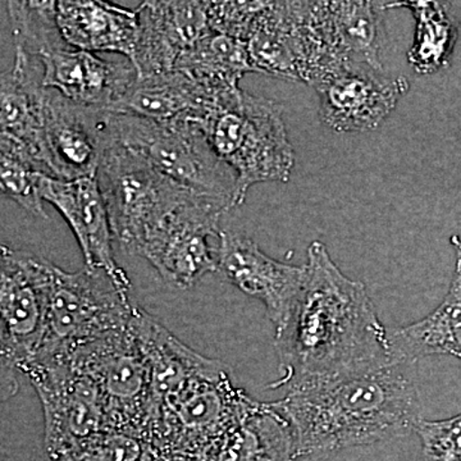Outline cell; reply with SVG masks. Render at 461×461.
I'll return each mask as SVG.
<instances>
[{
    "label": "cell",
    "mask_w": 461,
    "mask_h": 461,
    "mask_svg": "<svg viewBox=\"0 0 461 461\" xmlns=\"http://www.w3.org/2000/svg\"><path fill=\"white\" fill-rule=\"evenodd\" d=\"M304 268L302 290L276 330L280 377L271 388L290 393L395 362L364 284L346 277L321 241L309 245Z\"/></svg>",
    "instance_id": "6da1fadb"
},
{
    "label": "cell",
    "mask_w": 461,
    "mask_h": 461,
    "mask_svg": "<svg viewBox=\"0 0 461 461\" xmlns=\"http://www.w3.org/2000/svg\"><path fill=\"white\" fill-rule=\"evenodd\" d=\"M412 366L393 362L290 391L280 402L271 403L286 424L291 459H317L415 429L421 418Z\"/></svg>",
    "instance_id": "7a4b0ae2"
},
{
    "label": "cell",
    "mask_w": 461,
    "mask_h": 461,
    "mask_svg": "<svg viewBox=\"0 0 461 461\" xmlns=\"http://www.w3.org/2000/svg\"><path fill=\"white\" fill-rule=\"evenodd\" d=\"M129 291L130 280H121L104 269L85 266L69 273L50 262L47 329L23 373L33 366L66 362L85 346L126 329L136 309Z\"/></svg>",
    "instance_id": "3957f363"
},
{
    "label": "cell",
    "mask_w": 461,
    "mask_h": 461,
    "mask_svg": "<svg viewBox=\"0 0 461 461\" xmlns=\"http://www.w3.org/2000/svg\"><path fill=\"white\" fill-rule=\"evenodd\" d=\"M193 118L215 154L238 175L241 204L254 185L290 180L295 156L282 108L272 100L240 89Z\"/></svg>",
    "instance_id": "277c9868"
},
{
    "label": "cell",
    "mask_w": 461,
    "mask_h": 461,
    "mask_svg": "<svg viewBox=\"0 0 461 461\" xmlns=\"http://www.w3.org/2000/svg\"><path fill=\"white\" fill-rule=\"evenodd\" d=\"M111 129L118 144L145 158L181 186L221 203L229 211L241 205L238 175L215 154L190 115L158 122L111 112Z\"/></svg>",
    "instance_id": "5b68a950"
},
{
    "label": "cell",
    "mask_w": 461,
    "mask_h": 461,
    "mask_svg": "<svg viewBox=\"0 0 461 461\" xmlns=\"http://www.w3.org/2000/svg\"><path fill=\"white\" fill-rule=\"evenodd\" d=\"M96 180L114 239L132 256H139L147 240L169 214L199 195L118 142L105 151Z\"/></svg>",
    "instance_id": "8992f818"
},
{
    "label": "cell",
    "mask_w": 461,
    "mask_h": 461,
    "mask_svg": "<svg viewBox=\"0 0 461 461\" xmlns=\"http://www.w3.org/2000/svg\"><path fill=\"white\" fill-rule=\"evenodd\" d=\"M66 362L85 373L98 387L112 429L149 439L150 372L132 320L126 329L85 346Z\"/></svg>",
    "instance_id": "52a82bcc"
},
{
    "label": "cell",
    "mask_w": 461,
    "mask_h": 461,
    "mask_svg": "<svg viewBox=\"0 0 461 461\" xmlns=\"http://www.w3.org/2000/svg\"><path fill=\"white\" fill-rule=\"evenodd\" d=\"M0 250L2 390L9 396L16 391L14 373L25 371L44 339L50 262L5 245Z\"/></svg>",
    "instance_id": "ba28073f"
},
{
    "label": "cell",
    "mask_w": 461,
    "mask_h": 461,
    "mask_svg": "<svg viewBox=\"0 0 461 461\" xmlns=\"http://www.w3.org/2000/svg\"><path fill=\"white\" fill-rule=\"evenodd\" d=\"M26 375L41 397L54 461L69 459L113 430L98 387L68 362L33 366Z\"/></svg>",
    "instance_id": "9c48e42d"
},
{
    "label": "cell",
    "mask_w": 461,
    "mask_h": 461,
    "mask_svg": "<svg viewBox=\"0 0 461 461\" xmlns=\"http://www.w3.org/2000/svg\"><path fill=\"white\" fill-rule=\"evenodd\" d=\"M258 405L222 368L196 379L159 411L149 439L184 448L218 445Z\"/></svg>",
    "instance_id": "30bf717a"
},
{
    "label": "cell",
    "mask_w": 461,
    "mask_h": 461,
    "mask_svg": "<svg viewBox=\"0 0 461 461\" xmlns=\"http://www.w3.org/2000/svg\"><path fill=\"white\" fill-rule=\"evenodd\" d=\"M226 206L196 195L166 218L141 248L147 259L168 284L190 288L205 275L220 271L218 251L211 239L220 238V220Z\"/></svg>",
    "instance_id": "8fae6325"
},
{
    "label": "cell",
    "mask_w": 461,
    "mask_h": 461,
    "mask_svg": "<svg viewBox=\"0 0 461 461\" xmlns=\"http://www.w3.org/2000/svg\"><path fill=\"white\" fill-rule=\"evenodd\" d=\"M114 142L111 111L77 104L57 90L45 91L42 159L48 176L59 180L96 177Z\"/></svg>",
    "instance_id": "7c38bea8"
},
{
    "label": "cell",
    "mask_w": 461,
    "mask_h": 461,
    "mask_svg": "<svg viewBox=\"0 0 461 461\" xmlns=\"http://www.w3.org/2000/svg\"><path fill=\"white\" fill-rule=\"evenodd\" d=\"M321 118L336 132H368L377 129L397 102L408 93L403 77H390L384 69L348 65L315 85Z\"/></svg>",
    "instance_id": "4fadbf2b"
},
{
    "label": "cell",
    "mask_w": 461,
    "mask_h": 461,
    "mask_svg": "<svg viewBox=\"0 0 461 461\" xmlns=\"http://www.w3.org/2000/svg\"><path fill=\"white\" fill-rule=\"evenodd\" d=\"M211 2L150 0L136 9L139 32L130 62L138 77L172 71L185 51L212 32Z\"/></svg>",
    "instance_id": "5bb4252c"
},
{
    "label": "cell",
    "mask_w": 461,
    "mask_h": 461,
    "mask_svg": "<svg viewBox=\"0 0 461 461\" xmlns=\"http://www.w3.org/2000/svg\"><path fill=\"white\" fill-rule=\"evenodd\" d=\"M32 57L41 67L44 89L86 107L109 111L138 77L130 60L111 62L66 41Z\"/></svg>",
    "instance_id": "9a60e30c"
},
{
    "label": "cell",
    "mask_w": 461,
    "mask_h": 461,
    "mask_svg": "<svg viewBox=\"0 0 461 461\" xmlns=\"http://www.w3.org/2000/svg\"><path fill=\"white\" fill-rule=\"evenodd\" d=\"M217 251L220 271L242 293L266 305L277 330L302 290L304 267L272 259L253 240L227 230H221Z\"/></svg>",
    "instance_id": "2e32d148"
},
{
    "label": "cell",
    "mask_w": 461,
    "mask_h": 461,
    "mask_svg": "<svg viewBox=\"0 0 461 461\" xmlns=\"http://www.w3.org/2000/svg\"><path fill=\"white\" fill-rule=\"evenodd\" d=\"M39 189L41 198L53 205L71 227L86 267L104 269L114 277L129 280L114 259L113 230L96 177L59 180L41 173Z\"/></svg>",
    "instance_id": "e0dca14e"
},
{
    "label": "cell",
    "mask_w": 461,
    "mask_h": 461,
    "mask_svg": "<svg viewBox=\"0 0 461 461\" xmlns=\"http://www.w3.org/2000/svg\"><path fill=\"white\" fill-rule=\"evenodd\" d=\"M132 329L140 341L150 372L151 424L167 403L190 384L222 368V364L206 359L182 344L138 306Z\"/></svg>",
    "instance_id": "ac0fdd59"
},
{
    "label": "cell",
    "mask_w": 461,
    "mask_h": 461,
    "mask_svg": "<svg viewBox=\"0 0 461 461\" xmlns=\"http://www.w3.org/2000/svg\"><path fill=\"white\" fill-rule=\"evenodd\" d=\"M56 8L67 44L90 53H120L131 60L139 32L136 9L100 0H60Z\"/></svg>",
    "instance_id": "d6986e66"
},
{
    "label": "cell",
    "mask_w": 461,
    "mask_h": 461,
    "mask_svg": "<svg viewBox=\"0 0 461 461\" xmlns=\"http://www.w3.org/2000/svg\"><path fill=\"white\" fill-rule=\"evenodd\" d=\"M45 91L39 63L16 50L14 67L0 78L2 135L21 145L48 175L42 159Z\"/></svg>",
    "instance_id": "ffe728a7"
},
{
    "label": "cell",
    "mask_w": 461,
    "mask_h": 461,
    "mask_svg": "<svg viewBox=\"0 0 461 461\" xmlns=\"http://www.w3.org/2000/svg\"><path fill=\"white\" fill-rule=\"evenodd\" d=\"M212 105L213 102L195 81L172 69L136 77L109 111L166 122L185 115L196 117Z\"/></svg>",
    "instance_id": "44dd1931"
},
{
    "label": "cell",
    "mask_w": 461,
    "mask_h": 461,
    "mask_svg": "<svg viewBox=\"0 0 461 461\" xmlns=\"http://www.w3.org/2000/svg\"><path fill=\"white\" fill-rule=\"evenodd\" d=\"M391 353L395 362L415 364L430 355H450L461 360V272L436 311L411 326L391 330Z\"/></svg>",
    "instance_id": "7402d4cb"
},
{
    "label": "cell",
    "mask_w": 461,
    "mask_h": 461,
    "mask_svg": "<svg viewBox=\"0 0 461 461\" xmlns=\"http://www.w3.org/2000/svg\"><path fill=\"white\" fill-rule=\"evenodd\" d=\"M175 69L195 81L213 104L239 90L242 76L257 72L247 42L215 32H209L198 44L185 51Z\"/></svg>",
    "instance_id": "603a6c76"
},
{
    "label": "cell",
    "mask_w": 461,
    "mask_h": 461,
    "mask_svg": "<svg viewBox=\"0 0 461 461\" xmlns=\"http://www.w3.org/2000/svg\"><path fill=\"white\" fill-rule=\"evenodd\" d=\"M375 5L366 2L327 3L333 48L348 65L382 69Z\"/></svg>",
    "instance_id": "cb8c5ba5"
},
{
    "label": "cell",
    "mask_w": 461,
    "mask_h": 461,
    "mask_svg": "<svg viewBox=\"0 0 461 461\" xmlns=\"http://www.w3.org/2000/svg\"><path fill=\"white\" fill-rule=\"evenodd\" d=\"M417 20L415 41L409 51V62L420 74H432L447 62L456 29L436 3H405Z\"/></svg>",
    "instance_id": "d4e9b609"
},
{
    "label": "cell",
    "mask_w": 461,
    "mask_h": 461,
    "mask_svg": "<svg viewBox=\"0 0 461 461\" xmlns=\"http://www.w3.org/2000/svg\"><path fill=\"white\" fill-rule=\"evenodd\" d=\"M0 187L9 199L35 217L48 220L39 189L41 167L17 142L0 136Z\"/></svg>",
    "instance_id": "484cf974"
},
{
    "label": "cell",
    "mask_w": 461,
    "mask_h": 461,
    "mask_svg": "<svg viewBox=\"0 0 461 461\" xmlns=\"http://www.w3.org/2000/svg\"><path fill=\"white\" fill-rule=\"evenodd\" d=\"M414 429L426 461H461V414L444 420H420Z\"/></svg>",
    "instance_id": "4316f807"
},
{
    "label": "cell",
    "mask_w": 461,
    "mask_h": 461,
    "mask_svg": "<svg viewBox=\"0 0 461 461\" xmlns=\"http://www.w3.org/2000/svg\"><path fill=\"white\" fill-rule=\"evenodd\" d=\"M451 244H453L455 251H456V268L461 272V239L459 236H453Z\"/></svg>",
    "instance_id": "83f0119b"
}]
</instances>
